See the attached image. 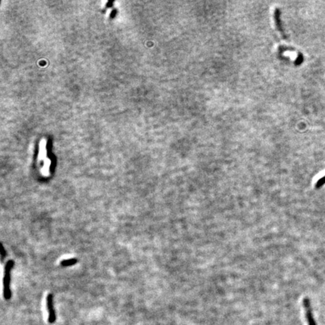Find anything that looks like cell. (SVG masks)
Listing matches in <instances>:
<instances>
[{
	"label": "cell",
	"mask_w": 325,
	"mask_h": 325,
	"mask_svg": "<svg viewBox=\"0 0 325 325\" xmlns=\"http://www.w3.org/2000/svg\"><path fill=\"white\" fill-rule=\"evenodd\" d=\"M303 306H304L305 309V312H306V317L308 321L309 325H316V323L315 320H314L313 315L312 313V309L311 306H310V302L309 299H304L303 300Z\"/></svg>",
	"instance_id": "cell-1"
},
{
	"label": "cell",
	"mask_w": 325,
	"mask_h": 325,
	"mask_svg": "<svg viewBox=\"0 0 325 325\" xmlns=\"http://www.w3.org/2000/svg\"><path fill=\"white\" fill-rule=\"evenodd\" d=\"M281 17V12H280L279 8H276L275 9V11H274V21H275L276 28H277V30H279V32H280V33L281 34L282 37H284L285 39L286 37H285V34L284 32V30H283L282 24H281V17Z\"/></svg>",
	"instance_id": "cell-2"
},
{
	"label": "cell",
	"mask_w": 325,
	"mask_h": 325,
	"mask_svg": "<svg viewBox=\"0 0 325 325\" xmlns=\"http://www.w3.org/2000/svg\"><path fill=\"white\" fill-rule=\"evenodd\" d=\"M48 306L49 307V309L50 311L49 321H50V322H54V320H55V315H54V311L52 310V308H51L52 306H51V299H50V296H49V297L48 298Z\"/></svg>",
	"instance_id": "cell-3"
}]
</instances>
